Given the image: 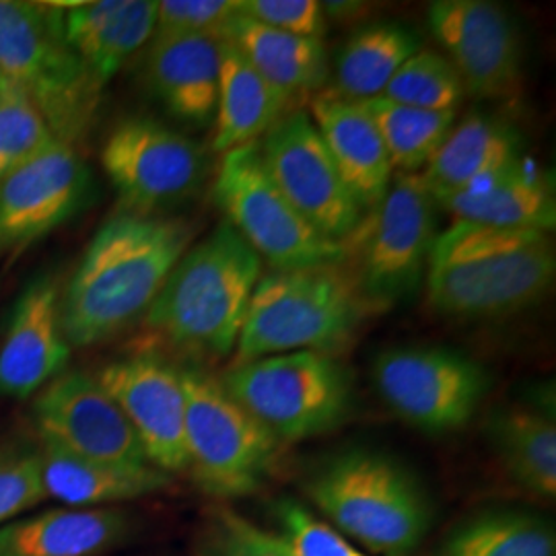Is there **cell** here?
<instances>
[{
	"mask_svg": "<svg viewBox=\"0 0 556 556\" xmlns=\"http://www.w3.org/2000/svg\"><path fill=\"white\" fill-rule=\"evenodd\" d=\"M194 239V227L165 215L119 208L85 248L60 291V321L71 349L116 337L144 318Z\"/></svg>",
	"mask_w": 556,
	"mask_h": 556,
	"instance_id": "1",
	"label": "cell"
},
{
	"mask_svg": "<svg viewBox=\"0 0 556 556\" xmlns=\"http://www.w3.org/2000/svg\"><path fill=\"white\" fill-rule=\"evenodd\" d=\"M379 396L429 435L464 429L489 392V376L475 358L439 346H402L376 358Z\"/></svg>",
	"mask_w": 556,
	"mask_h": 556,
	"instance_id": "12",
	"label": "cell"
},
{
	"mask_svg": "<svg viewBox=\"0 0 556 556\" xmlns=\"http://www.w3.org/2000/svg\"><path fill=\"white\" fill-rule=\"evenodd\" d=\"M223 40L236 46L264 79L289 100L301 93H318L330 75L324 40L285 34L262 23L236 15Z\"/></svg>",
	"mask_w": 556,
	"mask_h": 556,
	"instance_id": "27",
	"label": "cell"
},
{
	"mask_svg": "<svg viewBox=\"0 0 556 556\" xmlns=\"http://www.w3.org/2000/svg\"><path fill=\"white\" fill-rule=\"evenodd\" d=\"M101 165L124 211L161 215L199 192L206 178L204 147L160 119L118 122L101 149Z\"/></svg>",
	"mask_w": 556,
	"mask_h": 556,
	"instance_id": "11",
	"label": "cell"
},
{
	"mask_svg": "<svg viewBox=\"0 0 556 556\" xmlns=\"http://www.w3.org/2000/svg\"><path fill=\"white\" fill-rule=\"evenodd\" d=\"M435 202L456 220L542 233H553L556 227L553 178L521 160L493 178Z\"/></svg>",
	"mask_w": 556,
	"mask_h": 556,
	"instance_id": "22",
	"label": "cell"
},
{
	"mask_svg": "<svg viewBox=\"0 0 556 556\" xmlns=\"http://www.w3.org/2000/svg\"><path fill=\"white\" fill-rule=\"evenodd\" d=\"M93 178L79 149L54 142L0 179V258L56 231L89 204Z\"/></svg>",
	"mask_w": 556,
	"mask_h": 556,
	"instance_id": "16",
	"label": "cell"
},
{
	"mask_svg": "<svg viewBox=\"0 0 556 556\" xmlns=\"http://www.w3.org/2000/svg\"><path fill=\"white\" fill-rule=\"evenodd\" d=\"M239 15L285 34L321 40L328 20L316 0H238Z\"/></svg>",
	"mask_w": 556,
	"mask_h": 556,
	"instance_id": "38",
	"label": "cell"
},
{
	"mask_svg": "<svg viewBox=\"0 0 556 556\" xmlns=\"http://www.w3.org/2000/svg\"><path fill=\"white\" fill-rule=\"evenodd\" d=\"M555 277L551 233L454 220L433 241L425 289L439 316L503 318L532 307Z\"/></svg>",
	"mask_w": 556,
	"mask_h": 556,
	"instance_id": "2",
	"label": "cell"
},
{
	"mask_svg": "<svg viewBox=\"0 0 556 556\" xmlns=\"http://www.w3.org/2000/svg\"><path fill=\"white\" fill-rule=\"evenodd\" d=\"M60 285L52 273L31 278L15 301L0 342V396H36L71 358L60 321Z\"/></svg>",
	"mask_w": 556,
	"mask_h": 556,
	"instance_id": "18",
	"label": "cell"
},
{
	"mask_svg": "<svg viewBox=\"0 0 556 556\" xmlns=\"http://www.w3.org/2000/svg\"><path fill=\"white\" fill-rule=\"evenodd\" d=\"M262 258L229 223L190 245L144 314L151 330L188 353L236 351Z\"/></svg>",
	"mask_w": 556,
	"mask_h": 556,
	"instance_id": "3",
	"label": "cell"
},
{
	"mask_svg": "<svg viewBox=\"0 0 556 556\" xmlns=\"http://www.w3.org/2000/svg\"><path fill=\"white\" fill-rule=\"evenodd\" d=\"M397 174H420L456 124V112H433L376 98L363 101Z\"/></svg>",
	"mask_w": 556,
	"mask_h": 556,
	"instance_id": "31",
	"label": "cell"
},
{
	"mask_svg": "<svg viewBox=\"0 0 556 556\" xmlns=\"http://www.w3.org/2000/svg\"><path fill=\"white\" fill-rule=\"evenodd\" d=\"M433 556H556L553 519L519 507H489L464 517Z\"/></svg>",
	"mask_w": 556,
	"mask_h": 556,
	"instance_id": "29",
	"label": "cell"
},
{
	"mask_svg": "<svg viewBox=\"0 0 556 556\" xmlns=\"http://www.w3.org/2000/svg\"><path fill=\"white\" fill-rule=\"evenodd\" d=\"M64 40L101 89L155 36V0L60 2Z\"/></svg>",
	"mask_w": 556,
	"mask_h": 556,
	"instance_id": "20",
	"label": "cell"
},
{
	"mask_svg": "<svg viewBox=\"0 0 556 556\" xmlns=\"http://www.w3.org/2000/svg\"><path fill=\"white\" fill-rule=\"evenodd\" d=\"M367 299L342 264L262 275L239 334L238 365L273 355L340 346L355 332Z\"/></svg>",
	"mask_w": 556,
	"mask_h": 556,
	"instance_id": "5",
	"label": "cell"
},
{
	"mask_svg": "<svg viewBox=\"0 0 556 556\" xmlns=\"http://www.w3.org/2000/svg\"><path fill=\"white\" fill-rule=\"evenodd\" d=\"M427 21L464 91L478 100H501L521 77V43L509 13L489 0H435Z\"/></svg>",
	"mask_w": 556,
	"mask_h": 556,
	"instance_id": "15",
	"label": "cell"
},
{
	"mask_svg": "<svg viewBox=\"0 0 556 556\" xmlns=\"http://www.w3.org/2000/svg\"><path fill=\"white\" fill-rule=\"evenodd\" d=\"M130 530V517L116 507H60L0 526V556H98Z\"/></svg>",
	"mask_w": 556,
	"mask_h": 556,
	"instance_id": "24",
	"label": "cell"
},
{
	"mask_svg": "<svg viewBox=\"0 0 556 556\" xmlns=\"http://www.w3.org/2000/svg\"><path fill=\"white\" fill-rule=\"evenodd\" d=\"M289 101L241 56L236 46L223 41L213 153L225 155L238 147L258 142L287 114Z\"/></svg>",
	"mask_w": 556,
	"mask_h": 556,
	"instance_id": "26",
	"label": "cell"
},
{
	"mask_svg": "<svg viewBox=\"0 0 556 556\" xmlns=\"http://www.w3.org/2000/svg\"><path fill=\"white\" fill-rule=\"evenodd\" d=\"M321 9L326 13V20L328 17H334V20H353L357 13L365 11V4L361 2H321Z\"/></svg>",
	"mask_w": 556,
	"mask_h": 556,
	"instance_id": "39",
	"label": "cell"
},
{
	"mask_svg": "<svg viewBox=\"0 0 556 556\" xmlns=\"http://www.w3.org/2000/svg\"><path fill=\"white\" fill-rule=\"evenodd\" d=\"M238 0H161L155 36H215L223 40Z\"/></svg>",
	"mask_w": 556,
	"mask_h": 556,
	"instance_id": "37",
	"label": "cell"
},
{
	"mask_svg": "<svg viewBox=\"0 0 556 556\" xmlns=\"http://www.w3.org/2000/svg\"><path fill=\"white\" fill-rule=\"evenodd\" d=\"M38 450L46 498H54L66 507H114L126 501L155 495L172 484V477L155 466H119L87 459L43 441Z\"/></svg>",
	"mask_w": 556,
	"mask_h": 556,
	"instance_id": "23",
	"label": "cell"
},
{
	"mask_svg": "<svg viewBox=\"0 0 556 556\" xmlns=\"http://www.w3.org/2000/svg\"><path fill=\"white\" fill-rule=\"evenodd\" d=\"M9 83H11V79H9V77H7V75H4V71H2V68H0V93H2V91H4V87H7V85H9Z\"/></svg>",
	"mask_w": 556,
	"mask_h": 556,
	"instance_id": "40",
	"label": "cell"
},
{
	"mask_svg": "<svg viewBox=\"0 0 556 556\" xmlns=\"http://www.w3.org/2000/svg\"><path fill=\"white\" fill-rule=\"evenodd\" d=\"M31 415L43 443L73 456L119 466H151L118 404L87 371H62L34 396Z\"/></svg>",
	"mask_w": 556,
	"mask_h": 556,
	"instance_id": "14",
	"label": "cell"
},
{
	"mask_svg": "<svg viewBox=\"0 0 556 556\" xmlns=\"http://www.w3.org/2000/svg\"><path fill=\"white\" fill-rule=\"evenodd\" d=\"M59 142L38 108L11 80L0 93V179Z\"/></svg>",
	"mask_w": 556,
	"mask_h": 556,
	"instance_id": "33",
	"label": "cell"
},
{
	"mask_svg": "<svg viewBox=\"0 0 556 556\" xmlns=\"http://www.w3.org/2000/svg\"><path fill=\"white\" fill-rule=\"evenodd\" d=\"M351 238H357L355 280L367 303L392 305L410 298L438 238V202L420 174H394L388 194Z\"/></svg>",
	"mask_w": 556,
	"mask_h": 556,
	"instance_id": "10",
	"label": "cell"
},
{
	"mask_svg": "<svg viewBox=\"0 0 556 556\" xmlns=\"http://www.w3.org/2000/svg\"><path fill=\"white\" fill-rule=\"evenodd\" d=\"M464 96V85L452 62L422 48L397 68L381 98L420 110L456 112Z\"/></svg>",
	"mask_w": 556,
	"mask_h": 556,
	"instance_id": "32",
	"label": "cell"
},
{
	"mask_svg": "<svg viewBox=\"0 0 556 556\" xmlns=\"http://www.w3.org/2000/svg\"><path fill=\"white\" fill-rule=\"evenodd\" d=\"M418 50H422L420 36L396 21L361 27L338 52L334 93L344 100H376Z\"/></svg>",
	"mask_w": 556,
	"mask_h": 556,
	"instance_id": "30",
	"label": "cell"
},
{
	"mask_svg": "<svg viewBox=\"0 0 556 556\" xmlns=\"http://www.w3.org/2000/svg\"><path fill=\"white\" fill-rule=\"evenodd\" d=\"M199 556H298L278 536L233 509H215L199 538Z\"/></svg>",
	"mask_w": 556,
	"mask_h": 556,
	"instance_id": "34",
	"label": "cell"
},
{
	"mask_svg": "<svg viewBox=\"0 0 556 556\" xmlns=\"http://www.w3.org/2000/svg\"><path fill=\"white\" fill-rule=\"evenodd\" d=\"M523 139L498 116L470 114L454 124L438 155L420 172L433 199L462 192L521 160Z\"/></svg>",
	"mask_w": 556,
	"mask_h": 556,
	"instance_id": "25",
	"label": "cell"
},
{
	"mask_svg": "<svg viewBox=\"0 0 556 556\" xmlns=\"http://www.w3.org/2000/svg\"><path fill=\"white\" fill-rule=\"evenodd\" d=\"M495 454L519 489L532 497H556L555 417L532 406H507L489 418Z\"/></svg>",
	"mask_w": 556,
	"mask_h": 556,
	"instance_id": "28",
	"label": "cell"
},
{
	"mask_svg": "<svg viewBox=\"0 0 556 556\" xmlns=\"http://www.w3.org/2000/svg\"><path fill=\"white\" fill-rule=\"evenodd\" d=\"M46 501L40 450L31 445H0V526Z\"/></svg>",
	"mask_w": 556,
	"mask_h": 556,
	"instance_id": "36",
	"label": "cell"
},
{
	"mask_svg": "<svg viewBox=\"0 0 556 556\" xmlns=\"http://www.w3.org/2000/svg\"><path fill=\"white\" fill-rule=\"evenodd\" d=\"M223 41L215 36H153L142 60V79L153 98L194 128L215 122Z\"/></svg>",
	"mask_w": 556,
	"mask_h": 556,
	"instance_id": "19",
	"label": "cell"
},
{
	"mask_svg": "<svg viewBox=\"0 0 556 556\" xmlns=\"http://www.w3.org/2000/svg\"><path fill=\"white\" fill-rule=\"evenodd\" d=\"M309 116L358 206L374 211L388 194L394 167L365 103L334 91L316 93Z\"/></svg>",
	"mask_w": 556,
	"mask_h": 556,
	"instance_id": "21",
	"label": "cell"
},
{
	"mask_svg": "<svg viewBox=\"0 0 556 556\" xmlns=\"http://www.w3.org/2000/svg\"><path fill=\"white\" fill-rule=\"evenodd\" d=\"M60 2L0 0V68L38 108L59 142L77 149L101 89L64 40Z\"/></svg>",
	"mask_w": 556,
	"mask_h": 556,
	"instance_id": "6",
	"label": "cell"
},
{
	"mask_svg": "<svg viewBox=\"0 0 556 556\" xmlns=\"http://www.w3.org/2000/svg\"><path fill=\"white\" fill-rule=\"evenodd\" d=\"M186 396L188 472L215 498L248 497L268 480L278 441L252 417L220 379L197 365L179 367Z\"/></svg>",
	"mask_w": 556,
	"mask_h": 556,
	"instance_id": "7",
	"label": "cell"
},
{
	"mask_svg": "<svg viewBox=\"0 0 556 556\" xmlns=\"http://www.w3.org/2000/svg\"><path fill=\"white\" fill-rule=\"evenodd\" d=\"M118 404L151 466L165 475L188 472L186 396L179 367L142 353L112 361L96 376Z\"/></svg>",
	"mask_w": 556,
	"mask_h": 556,
	"instance_id": "17",
	"label": "cell"
},
{
	"mask_svg": "<svg viewBox=\"0 0 556 556\" xmlns=\"http://www.w3.org/2000/svg\"><path fill=\"white\" fill-rule=\"evenodd\" d=\"M260 157L278 192L326 238L346 243L363 208L338 174L312 116L287 112L258 140Z\"/></svg>",
	"mask_w": 556,
	"mask_h": 556,
	"instance_id": "13",
	"label": "cell"
},
{
	"mask_svg": "<svg viewBox=\"0 0 556 556\" xmlns=\"http://www.w3.org/2000/svg\"><path fill=\"white\" fill-rule=\"evenodd\" d=\"M305 493L338 534L381 556H413L433 526L425 486L394 457L349 450L307 478Z\"/></svg>",
	"mask_w": 556,
	"mask_h": 556,
	"instance_id": "4",
	"label": "cell"
},
{
	"mask_svg": "<svg viewBox=\"0 0 556 556\" xmlns=\"http://www.w3.org/2000/svg\"><path fill=\"white\" fill-rule=\"evenodd\" d=\"M220 383L278 439L303 441L338 429L353 406V379L337 358L298 351L236 365Z\"/></svg>",
	"mask_w": 556,
	"mask_h": 556,
	"instance_id": "8",
	"label": "cell"
},
{
	"mask_svg": "<svg viewBox=\"0 0 556 556\" xmlns=\"http://www.w3.org/2000/svg\"><path fill=\"white\" fill-rule=\"evenodd\" d=\"M213 197L229 223L273 270L342 264L346 245L321 236L278 192L258 142L220 155Z\"/></svg>",
	"mask_w": 556,
	"mask_h": 556,
	"instance_id": "9",
	"label": "cell"
},
{
	"mask_svg": "<svg viewBox=\"0 0 556 556\" xmlns=\"http://www.w3.org/2000/svg\"><path fill=\"white\" fill-rule=\"evenodd\" d=\"M277 534L298 556H367L295 498L275 503Z\"/></svg>",
	"mask_w": 556,
	"mask_h": 556,
	"instance_id": "35",
	"label": "cell"
}]
</instances>
